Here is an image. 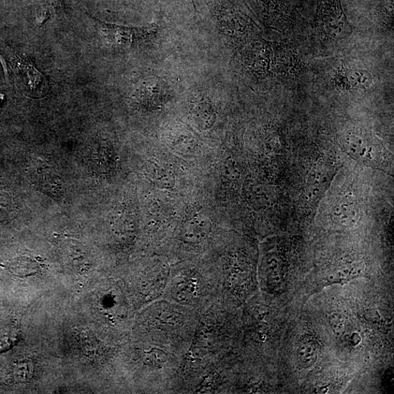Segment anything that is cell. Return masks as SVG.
Returning <instances> with one entry per match:
<instances>
[{"mask_svg": "<svg viewBox=\"0 0 394 394\" xmlns=\"http://www.w3.org/2000/svg\"><path fill=\"white\" fill-rule=\"evenodd\" d=\"M198 311L165 299L140 310L137 340L170 347L186 354L199 323Z\"/></svg>", "mask_w": 394, "mask_h": 394, "instance_id": "6da1fadb", "label": "cell"}, {"mask_svg": "<svg viewBox=\"0 0 394 394\" xmlns=\"http://www.w3.org/2000/svg\"><path fill=\"white\" fill-rule=\"evenodd\" d=\"M219 298L220 284L213 259L184 261L171 266L163 299L199 313Z\"/></svg>", "mask_w": 394, "mask_h": 394, "instance_id": "7a4b0ae2", "label": "cell"}, {"mask_svg": "<svg viewBox=\"0 0 394 394\" xmlns=\"http://www.w3.org/2000/svg\"><path fill=\"white\" fill-rule=\"evenodd\" d=\"M185 356L177 350L138 340L129 349L140 390L148 393H170Z\"/></svg>", "mask_w": 394, "mask_h": 394, "instance_id": "3957f363", "label": "cell"}, {"mask_svg": "<svg viewBox=\"0 0 394 394\" xmlns=\"http://www.w3.org/2000/svg\"><path fill=\"white\" fill-rule=\"evenodd\" d=\"M219 256L212 258L220 284L219 302L233 306L255 288L253 261L243 248H230Z\"/></svg>", "mask_w": 394, "mask_h": 394, "instance_id": "277c9868", "label": "cell"}, {"mask_svg": "<svg viewBox=\"0 0 394 394\" xmlns=\"http://www.w3.org/2000/svg\"><path fill=\"white\" fill-rule=\"evenodd\" d=\"M170 269L167 261L155 258L149 261L138 273L133 286L135 305L138 310L163 299Z\"/></svg>", "mask_w": 394, "mask_h": 394, "instance_id": "5b68a950", "label": "cell"}, {"mask_svg": "<svg viewBox=\"0 0 394 394\" xmlns=\"http://www.w3.org/2000/svg\"><path fill=\"white\" fill-rule=\"evenodd\" d=\"M318 20L323 32L334 40H343L353 34L341 0H318Z\"/></svg>", "mask_w": 394, "mask_h": 394, "instance_id": "8992f818", "label": "cell"}, {"mask_svg": "<svg viewBox=\"0 0 394 394\" xmlns=\"http://www.w3.org/2000/svg\"><path fill=\"white\" fill-rule=\"evenodd\" d=\"M213 224L206 216H192L183 224L178 236L179 252L195 254L201 252L212 239Z\"/></svg>", "mask_w": 394, "mask_h": 394, "instance_id": "52a82bcc", "label": "cell"}, {"mask_svg": "<svg viewBox=\"0 0 394 394\" xmlns=\"http://www.w3.org/2000/svg\"><path fill=\"white\" fill-rule=\"evenodd\" d=\"M258 274L263 289L273 293L279 292L286 281V266L281 255L270 252L263 256Z\"/></svg>", "mask_w": 394, "mask_h": 394, "instance_id": "ba28073f", "label": "cell"}, {"mask_svg": "<svg viewBox=\"0 0 394 394\" xmlns=\"http://www.w3.org/2000/svg\"><path fill=\"white\" fill-rule=\"evenodd\" d=\"M28 173L32 183L41 191L55 198L62 197L63 189L61 180L47 162L40 159L33 160Z\"/></svg>", "mask_w": 394, "mask_h": 394, "instance_id": "9c48e42d", "label": "cell"}, {"mask_svg": "<svg viewBox=\"0 0 394 394\" xmlns=\"http://www.w3.org/2000/svg\"><path fill=\"white\" fill-rule=\"evenodd\" d=\"M106 26L110 41L119 46H131L136 42L150 39L156 34L158 31V26L154 24L140 28L113 25Z\"/></svg>", "mask_w": 394, "mask_h": 394, "instance_id": "30bf717a", "label": "cell"}, {"mask_svg": "<svg viewBox=\"0 0 394 394\" xmlns=\"http://www.w3.org/2000/svg\"><path fill=\"white\" fill-rule=\"evenodd\" d=\"M335 80L340 87L346 90H366L373 83L371 73L362 69L343 68Z\"/></svg>", "mask_w": 394, "mask_h": 394, "instance_id": "8fae6325", "label": "cell"}, {"mask_svg": "<svg viewBox=\"0 0 394 394\" xmlns=\"http://www.w3.org/2000/svg\"><path fill=\"white\" fill-rule=\"evenodd\" d=\"M318 345L315 341L310 339L303 340L297 350V358L300 366L309 369L317 362Z\"/></svg>", "mask_w": 394, "mask_h": 394, "instance_id": "7c38bea8", "label": "cell"}, {"mask_svg": "<svg viewBox=\"0 0 394 394\" xmlns=\"http://www.w3.org/2000/svg\"><path fill=\"white\" fill-rule=\"evenodd\" d=\"M274 50L275 63L280 72H293L295 69L299 67L298 58L290 49L279 45L277 46Z\"/></svg>", "mask_w": 394, "mask_h": 394, "instance_id": "4fadbf2b", "label": "cell"}, {"mask_svg": "<svg viewBox=\"0 0 394 394\" xmlns=\"http://www.w3.org/2000/svg\"><path fill=\"white\" fill-rule=\"evenodd\" d=\"M344 144L346 149L357 157L372 158L371 144L364 138L350 135L345 139Z\"/></svg>", "mask_w": 394, "mask_h": 394, "instance_id": "5bb4252c", "label": "cell"}, {"mask_svg": "<svg viewBox=\"0 0 394 394\" xmlns=\"http://www.w3.org/2000/svg\"><path fill=\"white\" fill-rule=\"evenodd\" d=\"M327 320L331 329L336 335L340 336L343 334L346 328L347 321L343 314L332 312L328 315Z\"/></svg>", "mask_w": 394, "mask_h": 394, "instance_id": "9a60e30c", "label": "cell"}, {"mask_svg": "<svg viewBox=\"0 0 394 394\" xmlns=\"http://www.w3.org/2000/svg\"><path fill=\"white\" fill-rule=\"evenodd\" d=\"M33 374V368L29 366L28 363L20 364L17 368V377L21 379V381H26V379L31 378Z\"/></svg>", "mask_w": 394, "mask_h": 394, "instance_id": "2e32d148", "label": "cell"}, {"mask_svg": "<svg viewBox=\"0 0 394 394\" xmlns=\"http://www.w3.org/2000/svg\"><path fill=\"white\" fill-rule=\"evenodd\" d=\"M361 342V338L358 332H354L350 337V343L353 346L359 345Z\"/></svg>", "mask_w": 394, "mask_h": 394, "instance_id": "e0dca14e", "label": "cell"}, {"mask_svg": "<svg viewBox=\"0 0 394 394\" xmlns=\"http://www.w3.org/2000/svg\"><path fill=\"white\" fill-rule=\"evenodd\" d=\"M0 63H1L3 67V70L5 72V76L6 80H8V67H7V63L5 60V58L3 57V56L1 54H0Z\"/></svg>", "mask_w": 394, "mask_h": 394, "instance_id": "ac0fdd59", "label": "cell"}]
</instances>
